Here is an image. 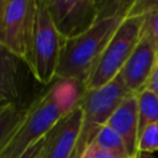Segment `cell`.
Segmentation results:
<instances>
[{
    "mask_svg": "<svg viewBox=\"0 0 158 158\" xmlns=\"http://www.w3.org/2000/svg\"><path fill=\"white\" fill-rule=\"evenodd\" d=\"M93 143L116 154L120 158H132L130 156L128 149H127L123 139L121 138V136L118 133H116L112 128L107 127L106 125L100 130V132L98 133V136L95 137Z\"/></svg>",
    "mask_w": 158,
    "mask_h": 158,
    "instance_id": "cell-14",
    "label": "cell"
},
{
    "mask_svg": "<svg viewBox=\"0 0 158 158\" xmlns=\"http://www.w3.org/2000/svg\"><path fill=\"white\" fill-rule=\"evenodd\" d=\"M7 104H9V102H6V101H0V112L2 111V109H4Z\"/></svg>",
    "mask_w": 158,
    "mask_h": 158,
    "instance_id": "cell-21",
    "label": "cell"
},
{
    "mask_svg": "<svg viewBox=\"0 0 158 158\" xmlns=\"http://www.w3.org/2000/svg\"><path fill=\"white\" fill-rule=\"evenodd\" d=\"M106 126L112 128L123 139L131 157L136 156L138 141V102L137 94L130 93L116 106L115 111L106 122Z\"/></svg>",
    "mask_w": 158,
    "mask_h": 158,
    "instance_id": "cell-10",
    "label": "cell"
},
{
    "mask_svg": "<svg viewBox=\"0 0 158 158\" xmlns=\"http://www.w3.org/2000/svg\"><path fill=\"white\" fill-rule=\"evenodd\" d=\"M130 11L131 10L101 15L95 25L86 32L65 41L62 48L56 79L78 84L83 89L100 60L107 43Z\"/></svg>",
    "mask_w": 158,
    "mask_h": 158,
    "instance_id": "cell-1",
    "label": "cell"
},
{
    "mask_svg": "<svg viewBox=\"0 0 158 158\" xmlns=\"http://www.w3.org/2000/svg\"><path fill=\"white\" fill-rule=\"evenodd\" d=\"M44 144V137L41 138L37 143H35L27 152H25L20 158H42V151Z\"/></svg>",
    "mask_w": 158,
    "mask_h": 158,
    "instance_id": "cell-18",
    "label": "cell"
},
{
    "mask_svg": "<svg viewBox=\"0 0 158 158\" xmlns=\"http://www.w3.org/2000/svg\"><path fill=\"white\" fill-rule=\"evenodd\" d=\"M132 158H154V157H152L149 153H142V152H138L136 156H133Z\"/></svg>",
    "mask_w": 158,
    "mask_h": 158,
    "instance_id": "cell-20",
    "label": "cell"
},
{
    "mask_svg": "<svg viewBox=\"0 0 158 158\" xmlns=\"http://www.w3.org/2000/svg\"><path fill=\"white\" fill-rule=\"evenodd\" d=\"M157 59L158 48L152 38L143 31L139 42L118 74L130 93L138 94L146 89Z\"/></svg>",
    "mask_w": 158,
    "mask_h": 158,
    "instance_id": "cell-9",
    "label": "cell"
},
{
    "mask_svg": "<svg viewBox=\"0 0 158 158\" xmlns=\"http://www.w3.org/2000/svg\"><path fill=\"white\" fill-rule=\"evenodd\" d=\"M21 62L15 54L0 46V101L17 102L20 98L19 68Z\"/></svg>",
    "mask_w": 158,
    "mask_h": 158,
    "instance_id": "cell-11",
    "label": "cell"
},
{
    "mask_svg": "<svg viewBox=\"0 0 158 158\" xmlns=\"http://www.w3.org/2000/svg\"><path fill=\"white\" fill-rule=\"evenodd\" d=\"M131 11L146 15L143 31L158 48V1H135Z\"/></svg>",
    "mask_w": 158,
    "mask_h": 158,
    "instance_id": "cell-15",
    "label": "cell"
},
{
    "mask_svg": "<svg viewBox=\"0 0 158 158\" xmlns=\"http://www.w3.org/2000/svg\"><path fill=\"white\" fill-rule=\"evenodd\" d=\"M81 158H120V157H117L116 154L96 146L95 143H91L86 148V151L83 153Z\"/></svg>",
    "mask_w": 158,
    "mask_h": 158,
    "instance_id": "cell-17",
    "label": "cell"
},
{
    "mask_svg": "<svg viewBox=\"0 0 158 158\" xmlns=\"http://www.w3.org/2000/svg\"><path fill=\"white\" fill-rule=\"evenodd\" d=\"M51 20L63 38H75L100 19V1L95 0H44Z\"/></svg>",
    "mask_w": 158,
    "mask_h": 158,
    "instance_id": "cell-7",
    "label": "cell"
},
{
    "mask_svg": "<svg viewBox=\"0 0 158 158\" xmlns=\"http://www.w3.org/2000/svg\"><path fill=\"white\" fill-rule=\"evenodd\" d=\"M144 20V14L130 11L107 43L90 78L84 84L83 90L102 88L120 74L143 35Z\"/></svg>",
    "mask_w": 158,
    "mask_h": 158,
    "instance_id": "cell-3",
    "label": "cell"
},
{
    "mask_svg": "<svg viewBox=\"0 0 158 158\" xmlns=\"http://www.w3.org/2000/svg\"><path fill=\"white\" fill-rule=\"evenodd\" d=\"M63 44L64 41L51 20L46 1L37 0L32 53L28 69L38 83L48 85L56 80Z\"/></svg>",
    "mask_w": 158,
    "mask_h": 158,
    "instance_id": "cell-6",
    "label": "cell"
},
{
    "mask_svg": "<svg viewBox=\"0 0 158 158\" xmlns=\"http://www.w3.org/2000/svg\"><path fill=\"white\" fill-rule=\"evenodd\" d=\"M158 151V122L146 126L138 133L137 152L153 153Z\"/></svg>",
    "mask_w": 158,
    "mask_h": 158,
    "instance_id": "cell-16",
    "label": "cell"
},
{
    "mask_svg": "<svg viewBox=\"0 0 158 158\" xmlns=\"http://www.w3.org/2000/svg\"><path fill=\"white\" fill-rule=\"evenodd\" d=\"M128 94L130 91L120 75L102 88L81 91L78 98V104L81 107V126L73 158H81L100 130L106 125L116 106Z\"/></svg>",
    "mask_w": 158,
    "mask_h": 158,
    "instance_id": "cell-4",
    "label": "cell"
},
{
    "mask_svg": "<svg viewBox=\"0 0 158 158\" xmlns=\"http://www.w3.org/2000/svg\"><path fill=\"white\" fill-rule=\"evenodd\" d=\"M137 102L139 133L146 126L158 122V95L147 89H143L141 93L137 94Z\"/></svg>",
    "mask_w": 158,
    "mask_h": 158,
    "instance_id": "cell-13",
    "label": "cell"
},
{
    "mask_svg": "<svg viewBox=\"0 0 158 158\" xmlns=\"http://www.w3.org/2000/svg\"><path fill=\"white\" fill-rule=\"evenodd\" d=\"M27 107L28 105L21 106L17 102H9L0 112V152L23 121Z\"/></svg>",
    "mask_w": 158,
    "mask_h": 158,
    "instance_id": "cell-12",
    "label": "cell"
},
{
    "mask_svg": "<svg viewBox=\"0 0 158 158\" xmlns=\"http://www.w3.org/2000/svg\"><path fill=\"white\" fill-rule=\"evenodd\" d=\"M81 126V107L77 102L44 136L42 158H73Z\"/></svg>",
    "mask_w": 158,
    "mask_h": 158,
    "instance_id": "cell-8",
    "label": "cell"
},
{
    "mask_svg": "<svg viewBox=\"0 0 158 158\" xmlns=\"http://www.w3.org/2000/svg\"><path fill=\"white\" fill-rule=\"evenodd\" d=\"M37 14V0H2L0 5V46L28 68Z\"/></svg>",
    "mask_w": 158,
    "mask_h": 158,
    "instance_id": "cell-5",
    "label": "cell"
},
{
    "mask_svg": "<svg viewBox=\"0 0 158 158\" xmlns=\"http://www.w3.org/2000/svg\"><path fill=\"white\" fill-rule=\"evenodd\" d=\"M70 109L62 99L58 85L35 98L28 104L23 121L0 152V158H20Z\"/></svg>",
    "mask_w": 158,
    "mask_h": 158,
    "instance_id": "cell-2",
    "label": "cell"
},
{
    "mask_svg": "<svg viewBox=\"0 0 158 158\" xmlns=\"http://www.w3.org/2000/svg\"><path fill=\"white\" fill-rule=\"evenodd\" d=\"M146 89L154 93L156 95H158V59L156 62V65L152 70V74L149 77V80L146 85Z\"/></svg>",
    "mask_w": 158,
    "mask_h": 158,
    "instance_id": "cell-19",
    "label": "cell"
},
{
    "mask_svg": "<svg viewBox=\"0 0 158 158\" xmlns=\"http://www.w3.org/2000/svg\"><path fill=\"white\" fill-rule=\"evenodd\" d=\"M1 2H2V0H0V5H1Z\"/></svg>",
    "mask_w": 158,
    "mask_h": 158,
    "instance_id": "cell-22",
    "label": "cell"
}]
</instances>
